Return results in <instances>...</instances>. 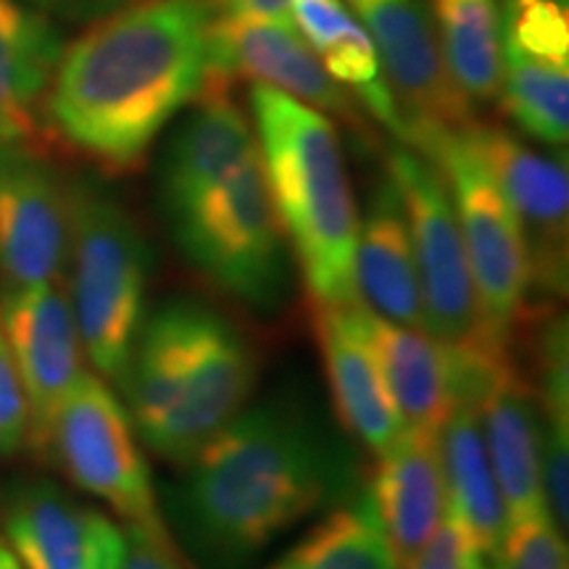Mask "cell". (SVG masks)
Listing matches in <instances>:
<instances>
[{"label":"cell","mask_w":569,"mask_h":569,"mask_svg":"<svg viewBox=\"0 0 569 569\" xmlns=\"http://www.w3.org/2000/svg\"><path fill=\"white\" fill-rule=\"evenodd\" d=\"M267 569H398L367 493L315 525Z\"/></svg>","instance_id":"27"},{"label":"cell","mask_w":569,"mask_h":569,"mask_svg":"<svg viewBox=\"0 0 569 569\" xmlns=\"http://www.w3.org/2000/svg\"><path fill=\"white\" fill-rule=\"evenodd\" d=\"M472 557H480V553L475 551L465 525L446 503V515L440 519L438 530L432 532L425 549L417 553V559L407 569H467Z\"/></svg>","instance_id":"31"},{"label":"cell","mask_w":569,"mask_h":569,"mask_svg":"<svg viewBox=\"0 0 569 569\" xmlns=\"http://www.w3.org/2000/svg\"><path fill=\"white\" fill-rule=\"evenodd\" d=\"M3 528L21 569H122L124 530L51 482L13 488Z\"/></svg>","instance_id":"15"},{"label":"cell","mask_w":569,"mask_h":569,"mask_svg":"<svg viewBox=\"0 0 569 569\" xmlns=\"http://www.w3.org/2000/svg\"><path fill=\"white\" fill-rule=\"evenodd\" d=\"M388 174L407 213L427 332L446 346L496 348L486 338L457 209L440 167L398 142L388 151Z\"/></svg>","instance_id":"8"},{"label":"cell","mask_w":569,"mask_h":569,"mask_svg":"<svg viewBox=\"0 0 569 569\" xmlns=\"http://www.w3.org/2000/svg\"><path fill=\"white\" fill-rule=\"evenodd\" d=\"M256 377L259 356L230 317L172 298L142 319L119 388L142 443L182 467L246 409Z\"/></svg>","instance_id":"3"},{"label":"cell","mask_w":569,"mask_h":569,"mask_svg":"<svg viewBox=\"0 0 569 569\" xmlns=\"http://www.w3.org/2000/svg\"><path fill=\"white\" fill-rule=\"evenodd\" d=\"M48 457L77 488L127 525L163 528L146 453L130 411L101 375L82 372L56 411Z\"/></svg>","instance_id":"9"},{"label":"cell","mask_w":569,"mask_h":569,"mask_svg":"<svg viewBox=\"0 0 569 569\" xmlns=\"http://www.w3.org/2000/svg\"><path fill=\"white\" fill-rule=\"evenodd\" d=\"M40 3L71 19H101L122 6H130L132 0H40Z\"/></svg>","instance_id":"34"},{"label":"cell","mask_w":569,"mask_h":569,"mask_svg":"<svg viewBox=\"0 0 569 569\" xmlns=\"http://www.w3.org/2000/svg\"><path fill=\"white\" fill-rule=\"evenodd\" d=\"M251 122L284 240L311 303L359 306V209L338 127L284 92L253 84Z\"/></svg>","instance_id":"4"},{"label":"cell","mask_w":569,"mask_h":569,"mask_svg":"<svg viewBox=\"0 0 569 569\" xmlns=\"http://www.w3.org/2000/svg\"><path fill=\"white\" fill-rule=\"evenodd\" d=\"M63 53L46 13L0 0V146L38 148L46 138V101Z\"/></svg>","instance_id":"20"},{"label":"cell","mask_w":569,"mask_h":569,"mask_svg":"<svg viewBox=\"0 0 569 569\" xmlns=\"http://www.w3.org/2000/svg\"><path fill=\"white\" fill-rule=\"evenodd\" d=\"M67 264L82 351L119 386L146 319L153 253L132 213L92 180L69 182Z\"/></svg>","instance_id":"5"},{"label":"cell","mask_w":569,"mask_h":569,"mask_svg":"<svg viewBox=\"0 0 569 569\" xmlns=\"http://www.w3.org/2000/svg\"><path fill=\"white\" fill-rule=\"evenodd\" d=\"M438 448L448 509L465 525L475 551L482 559H493L507 536L509 515L490 465L475 401L453 403L438 427Z\"/></svg>","instance_id":"23"},{"label":"cell","mask_w":569,"mask_h":569,"mask_svg":"<svg viewBox=\"0 0 569 569\" xmlns=\"http://www.w3.org/2000/svg\"><path fill=\"white\" fill-rule=\"evenodd\" d=\"M69 182L40 148L0 146V280L3 290L63 277Z\"/></svg>","instance_id":"14"},{"label":"cell","mask_w":569,"mask_h":569,"mask_svg":"<svg viewBox=\"0 0 569 569\" xmlns=\"http://www.w3.org/2000/svg\"><path fill=\"white\" fill-rule=\"evenodd\" d=\"M348 6L380 56L401 146L427 153L446 132L472 122L475 109L448 74L432 13L422 0H348Z\"/></svg>","instance_id":"10"},{"label":"cell","mask_w":569,"mask_h":569,"mask_svg":"<svg viewBox=\"0 0 569 569\" xmlns=\"http://www.w3.org/2000/svg\"><path fill=\"white\" fill-rule=\"evenodd\" d=\"M501 40L540 59L569 61L567 0H507L501 11Z\"/></svg>","instance_id":"28"},{"label":"cell","mask_w":569,"mask_h":569,"mask_svg":"<svg viewBox=\"0 0 569 569\" xmlns=\"http://www.w3.org/2000/svg\"><path fill=\"white\" fill-rule=\"evenodd\" d=\"M127 551L122 569H182L177 546L163 528H142V525H127Z\"/></svg>","instance_id":"32"},{"label":"cell","mask_w":569,"mask_h":569,"mask_svg":"<svg viewBox=\"0 0 569 569\" xmlns=\"http://www.w3.org/2000/svg\"><path fill=\"white\" fill-rule=\"evenodd\" d=\"M209 80H251L296 98L365 134V109L327 74L293 21L211 17Z\"/></svg>","instance_id":"13"},{"label":"cell","mask_w":569,"mask_h":569,"mask_svg":"<svg viewBox=\"0 0 569 569\" xmlns=\"http://www.w3.org/2000/svg\"><path fill=\"white\" fill-rule=\"evenodd\" d=\"M469 142L486 163L522 232L530 296L561 301L569 269V174L565 153H540L501 127L472 119Z\"/></svg>","instance_id":"11"},{"label":"cell","mask_w":569,"mask_h":569,"mask_svg":"<svg viewBox=\"0 0 569 569\" xmlns=\"http://www.w3.org/2000/svg\"><path fill=\"white\" fill-rule=\"evenodd\" d=\"M0 569H21L17 553L11 551V546L0 538Z\"/></svg>","instance_id":"35"},{"label":"cell","mask_w":569,"mask_h":569,"mask_svg":"<svg viewBox=\"0 0 569 569\" xmlns=\"http://www.w3.org/2000/svg\"><path fill=\"white\" fill-rule=\"evenodd\" d=\"M440 53L467 103L498 101L501 90V9L496 0H432Z\"/></svg>","instance_id":"25"},{"label":"cell","mask_w":569,"mask_h":569,"mask_svg":"<svg viewBox=\"0 0 569 569\" xmlns=\"http://www.w3.org/2000/svg\"><path fill=\"white\" fill-rule=\"evenodd\" d=\"M467 569H488V567H486V561H482V557H472Z\"/></svg>","instance_id":"36"},{"label":"cell","mask_w":569,"mask_h":569,"mask_svg":"<svg viewBox=\"0 0 569 569\" xmlns=\"http://www.w3.org/2000/svg\"><path fill=\"white\" fill-rule=\"evenodd\" d=\"M209 0H132L63 48L46 130L103 172L140 167L209 80Z\"/></svg>","instance_id":"1"},{"label":"cell","mask_w":569,"mask_h":569,"mask_svg":"<svg viewBox=\"0 0 569 569\" xmlns=\"http://www.w3.org/2000/svg\"><path fill=\"white\" fill-rule=\"evenodd\" d=\"M377 459L367 498L398 569H407L446 515L438 432L407 427Z\"/></svg>","instance_id":"19"},{"label":"cell","mask_w":569,"mask_h":569,"mask_svg":"<svg viewBox=\"0 0 569 569\" xmlns=\"http://www.w3.org/2000/svg\"><path fill=\"white\" fill-rule=\"evenodd\" d=\"M290 21L317 53L327 74L398 138L396 106L382 80L380 56L369 32L343 0H290Z\"/></svg>","instance_id":"24"},{"label":"cell","mask_w":569,"mask_h":569,"mask_svg":"<svg viewBox=\"0 0 569 569\" xmlns=\"http://www.w3.org/2000/svg\"><path fill=\"white\" fill-rule=\"evenodd\" d=\"M482 438L509 522L543 515V422L536 386L519 372L511 348L498 351L475 398ZM549 515V511H546Z\"/></svg>","instance_id":"17"},{"label":"cell","mask_w":569,"mask_h":569,"mask_svg":"<svg viewBox=\"0 0 569 569\" xmlns=\"http://www.w3.org/2000/svg\"><path fill=\"white\" fill-rule=\"evenodd\" d=\"M184 261L213 288L267 311L284 290V232L256 151L217 188L167 219Z\"/></svg>","instance_id":"6"},{"label":"cell","mask_w":569,"mask_h":569,"mask_svg":"<svg viewBox=\"0 0 569 569\" xmlns=\"http://www.w3.org/2000/svg\"><path fill=\"white\" fill-rule=\"evenodd\" d=\"M503 111L528 138L565 148L569 138V61L519 51L501 40Z\"/></svg>","instance_id":"26"},{"label":"cell","mask_w":569,"mask_h":569,"mask_svg":"<svg viewBox=\"0 0 569 569\" xmlns=\"http://www.w3.org/2000/svg\"><path fill=\"white\" fill-rule=\"evenodd\" d=\"M425 156L438 163L451 190L488 343L511 348L532 298L528 248L515 211L469 142L465 127L438 138Z\"/></svg>","instance_id":"7"},{"label":"cell","mask_w":569,"mask_h":569,"mask_svg":"<svg viewBox=\"0 0 569 569\" xmlns=\"http://www.w3.org/2000/svg\"><path fill=\"white\" fill-rule=\"evenodd\" d=\"M359 306L311 303V327L340 425L380 457L407 425L361 332Z\"/></svg>","instance_id":"18"},{"label":"cell","mask_w":569,"mask_h":569,"mask_svg":"<svg viewBox=\"0 0 569 569\" xmlns=\"http://www.w3.org/2000/svg\"><path fill=\"white\" fill-rule=\"evenodd\" d=\"M356 290L361 306L396 325L427 330L415 248L396 182L375 184L356 240Z\"/></svg>","instance_id":"21"},{"label":"cell","mask_w":569,"mask_h":569,"mask_svg":"<svg viewBox=\"0 0 569 569\" xmlns=\"http://www.w3.org/2000/svg\"><path fill=\"white\" fill-rule=\"evenodd\" d=\"M0 332L30 409L27 446L48 457L56 411L84 372L82 340L63 277L32 288L3 290Z\"/></svg>","instance_id":"12"},{"label":"cell","mask_w":569,"mask_h":569,"mask_svg":"<svg viewBox=\"0 0 569 569\" xmlns=\"http://www.w3.org/2000/svg\"><path fill=\"white\" fill-rule=\"evenodd\" d=\"M213 17L290 21V0H209Z\"/></svg>","instance_id":"33"},{"label":"cell","mask_w":569,"mask_h":569,"mask_svg":"<svg viewBox=\"0 0 569 569\" xmlns=\"http://www.w3.org/2000/svg\"><path fill=\"white\" fill-rule=\"evenodd\" d=\"M234 82L206 80L188 117L167 140L159 161V203L172 219L217 188L256 151L248 111L232 92Z\"/></svg>","instance_id":"16"},{"label":"cell","mask_w":569,"mask_h":569,"mask_svg":"<svg viewBox=\"0 0 569 569\" xmlns=\"http://www.w3.org/2000/svg\"><path fill=\"white\" fill-rule=\"evenodd\" d=\"M359 325L403 425L438 432L457 401L451 346L440 343L427 330L377 317L367 306H359Z\"/></svg>","instance_id":"22"},{"label":"cell","mask_w":569,"mask_h":569,"mask_svg":"<svg viewBox=\"0 0 569 569\" xmlns=\"http://www.w3.org/2000/svg\"><path fill=\"white\" fill-rule=\"evenodd\" d=\"M27 430H30V409L9 346L0 332V457L17 453L27 443Z\"/></svg>","instance_id":"30"},{"label":"cell","mask_w":569,"mask_h":569,"mask_svg":"<svg viewBox=\"0 0 569 569\" xmlns=\"http://www.w3.org/2000/svg\"><path fill=\"white\" fill-rule=\"evenodd\" d=\"M353 469L303 409H243L169 490L167 509L198 569H248L284 530L351 493Z\"/></svg>","instance_id":"2"},{"label":"cell","mask_w":569,"mask_h":569,"mask_svg":"<svg viewBox=\"0 0 569 569\" xmlns=\"http://www.w3.org/2000/svg\"><path fill=\"white\" fill-rule=\"evenodd\" d=\"M493 569H567V540L553 519L532 515L509 522Z\"/></svg>","instance_id":"29"}]
</instances>
